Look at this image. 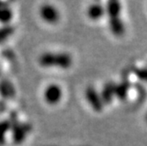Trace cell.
Instances as JSON below:
<instances>
[{
	"label": "cell",
	"mask_w": 147,
	"mask_h": 146,
	"mask_svg": "<svg viewBox=\"0 0 147 146\" xmlns=\"http://www.w3.org/2000/svg\"><path fill=\"white\" fill-rule=\"evenodd\" d=\"M115 85L112 83H108L105 85L103 91L101 92V97H100L102 102L110 103L112 101L113 97L115 96Z\"/></svg>",
	"instance_id": "7"
},
{
	"label": "cell",
	"mask_w": 147,
	"mask_h": 146,
	"mask_svg": "<svg viewBox=\"0 0 147 146\" xmlns=\"http://www.w3.org/2000/svg\"><path fill=\"white\" fill-rule=\"evenodd\" d=\"M146 121H147V115H146Z\"/></svg>",
	"instance_id": "11"
},
{
	"label": "cell",
	"mask_w": 147,
	"mask_h": 146,
	"mask_svg": "<svg viewBox=\"0 0 147 146\" xmlns=\"http://www.w3.org/2000/svg\"><path fill=\"white\" fill-rule=\"evenodd\" d=\"M107 11H108L109 18L119 16L120 11H121V5L118 1H109L107 6Z\"/></svg>",
	"instance_id": "9"
},
{
	"label": "cell",
	"mask_w": 147,
	"mask_h": 146,
	"mask_svg": "<svg viewBox=\"0 0 147 146\" xmlns=\"http://www.w3.org/2000/svg\"><path fill=\"white\" fill-rule=\"evenodd\" d=\"M87 13H88V16L90 19H92L93 20H96L100 19L103 16L104 9L100 5L95 4V5H92L89 7Z\"/></svg>",
	"instance_id": "8"
},
{
	"label": "cell",
	"mask_w": 147,
	"mask_h": 146,
	"mask_svg": "<svg viewBox=\"0 0 147 146\" xmlns=\"http://www.w3.org/2000/svg\"><path fill=\"white\" fill-rule=\"evenodd\" d=\"M86 96L92 106V108L97 112H100L103 108V102L93 87H88L86 91Z\"/></svg>",
	"instance_id": "2"
},
{
	"label": "cell",
	"mask_w": 147,
	"mask_h": 146,
	"mask_svg": "<svg viewBox=\"0 0 147 146\" xmlns=\"http://www.w3.org/2000/svg\"><path fill=\"white\" fill-rule=\"evenodd\" d=\"M129 86H130V85H129V80L124 79L121 84L115 85V96H116L120 100H124L127 98L128 91H129Z\"/></svg>",
	"instance_id": "6"
},
{
	"label": "cell",
	"mask_w": 147,
	"mask_h": 146,
	"mask_svg": "<svg viewBox=\"0 0 147 146\" xmlns=\"http://www.w3.org/2000/svg\"><path fill=\"white\" fill-rule=\"evenodd\" d=\"M62 97V91L58 85H49L45 92L46 100L50 104L57 103Z\"/></svg>",
	"instance_id": "3"
},
{
	"label": "cell",
	"mask_w": 147,
	"mask_h": 146,
	"mask_svg": "<svg viewBox=\"0 0 147 146\" xmlns=\"http://www.w3.org/2000/svg\"><path fill=\"white\" fill-rule=\"evenodd\" d=\"M133 71L136 74V76L141 79V80L147 83V69L145 68H134Z\"/></svg>",
	"instance_id": "10"
},
{
	"label": "cell",
	"mask_w": 147,
	"mask_h": 146,
	"mask_svg": "<svg viewBox=\"0 0 147 146\" xmlns=\"http://www.w3.org/2000/svg\"><path fill=\"white\" fill-rule=\"evenodd\" d=\"M42 63L44 65H57L61 68H68L71 64V58L67 54H58L52 55L48 54L42 57Z\"/></svg>",
	"instance_id": "1"
},
{
	"label": "cell",
	"mask_w": 147,
	"mask_h": 146,
	"mask_svg": "<svg viewBox=\"0 0 147 146\" xmlns=\"http://www.w3.org/2000/svg\"><path fill=\"white\" fill-rule=\"evenodd\" d=\"M109 26L112 33L117 36H121L124 33V26L119 16L109 18Z\"/></svg>",
	"instance_id": "5"
},
{
	"label": "cell",
	"mask_w": 147,
	"mask_h": 146,
	"mask_svg": "<svg viewBox=\"0 0 147 146\" xmlns=\"http://www.w3.org/2000/svg\"><path fill=\"white\" fill-rule=\"evenodd\" d=\"M41 13H42V18L46 21L50 22V23L57 22L58 20V17H59L57 11L51 5H44L42 8Z\"/></svg>",
	"instance_id": "4"
}]
</instances>
